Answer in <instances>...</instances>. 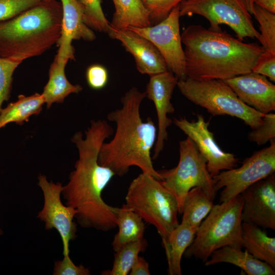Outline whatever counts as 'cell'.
I'll return each instance as SVG.
<instances>
[{
    "mask_svg": "<svg viewBox=\"0 0 275 275\" xmlns=\"http://www.w3.org/2000/svg\"><path fill=\"white\" fill-rule=\"evenodd\" d=\"M114 132L106 121L92 120L85 138L78 131L71 139L78 149V159L62 195L65 205L76 210L75 218L84 228L107 232L117 227L119 208L107 204L102 198L103 190L115 175L98 161L102 145Z\"/></svg>",
    "mask_w": 275,
    "mask_h": 275,
    "instance_id": "cell-1",
    "label": "cell"
},
{
    "mask_svg": "<svg viewBox=\"0 0 275 275\" xmlns=\"http://www.w3.org/2000/svg\"><path fill=\"white\" fill-rule=\"evenodd\" d=\"M146 97L145 92L132 87L122 97V106L108 114L107 118L115 123L116 130L112 140L102 145L98 161L120 177L126 175L131 167L136 166L143 173L160 181L161 177L154 168L151 157L156 127L150 117L144 121L140 114V107Z\"/></svg>",
    "mask_w": 275,
    "mask_h": 275,
    "instance_id": "cell-2",
    "label": "cell"
},
{
    "mask_svg": "<svg viewBox=\"0 0 275 275\" xmlns=\"http://www.w3.org/2000/svg\"><path fill=\"white\" fill-rule=\"evenodd\" d=\"M186 77L226 80L249 73L264 49L245 43L226 31L190 25L181 34Z\"/></svg>",
    "mask_w": 275,
    "mask_h": 275,
    "instance_id": "cell-3",
    "label": "cell"
},
{
    "mask_svg": "<svg viewBox=\"0 0 275 275\" xmlns=\"http://www.w3.org/2000/svg\"><path fill=\"white\" fill-rule=\"evenodd\" d=\"M62 18L60 1L49 0L0 21V57L22 63L41 55L57 44Z\"/></svg>",
    "mask_w": 275,
    "mask_h": 275,
    "instance_id": "cell-4",
    "label": "cell"
},
{
    "mask_svg": "<svg viewBox=\"0 0 275 275\" xmlns=\"http://www.w3.org/2000/svg\"><path fill=\"white\" fill-rule=\"evenodd\" d=\"M242 197L238 195L213 208L198 227L184 252L187 258L205 262L215 250L227 245L242 248Z\"/></svg>",
    "mask_w": 275,
    "mask_h": 275,
    "instance_id": "cell-5",
    "label": "cell"
},
{
    "mask_svg": "<svg viewBox=\"0 0 275 275\" xmlns=\"http://www.w3.org/2000/svg\"><path fill=\"white\" fill-rule=\"evenodd\" d=\"M125 201L144 221L155 227L161 238L179 224L176 198L160 180L147 173L142 172L131 181Z\"/></svg>",
    "mask_w": 275,
    "mask_h": 275,
    "instance_id": "cell-6",
    "label": "cell"
},
{
    "mask_svg": "<svg viewBox=\"0 0 275 275\" xmlns=\"http://www.w3.org/2000/svg\"><path fill=\"white\" fill-rule=\"evenodd\" d=\"M177 87L186 99L213 116L237 118L252 129L262 123L264 114L241 101L223 80H198L186 77L179 79Z\"/></svg>",
    "mask_w": 275,
    "mask_h": 275,
    "instance_id": "cell-7",
    "label": "cell"
},
{
    "mask_svg": "<svg viewBox=\"0 0 275 275\" xmlns=\"http://www.w3.org/2000/svg\"><path fill=\"white\" fill-rule=\"evenodd\" d=\"M179 160L171 169L157 171L160 182L176 198L181 214L184 199L194 187L201 188L212 200L216 195L214 181L206 168V160L194 142L188 137L180 141Z\"/></svg>",
    "mask_w": 275,
    "mask_h": 275,
    "instance_id": "cell-8",
    "label": "cell"
},
{
    "mask_svg": "<svg viewBox=\"0 0 275 275\" xmlns=\"http://www.w3.org/2000/svg\"><path fill=\"white\" fill-rule=\"evenodd\" d=\"M178 7L180 17L197 14L205 17L210 30L221 31L219 25L224 24L241 41L246 37L258 40L260 37L242 0H182Z\"/></svg>",
    "mask_w": 275,
    "mask_h": 275,
    "instance_id": "cell-9",
    "label": "cell"
},
{
    "mask_svg": "<svg viewBox=\"0 0 275 275\" xmlns=\"http://www.w3.org/2000/svg\"><path fill=\"white\" fill-rule=\"evenodd\" d=\"M270 142L268 147L245 158L240 167L225 170L212 177L216 193L224 188L220 195V203L241 194L254 183L274 173L275 140Z\"/></svg>",
    "mask_w": 275,
    "mask_h": 275,
    "instance_id": "cell-10",
    "label": "cell"
},
{
    "mask_svg": "<svg viewBox=\"0 0 275 275\" xmlns=\"http://www.w3.org/2000/svg\"><path fill=\"white\" fill-rule=\"evenodd\" d=\"M178 5L161 22L147 27L127 28L150 41L157 48L168 70L179 79L186 77L184 50L179 26Z\"/></svg>",
    "mask_w": 275,
    "mask_h": 275,
    "instance_id": "cell-11",
    "label": "cell"
},
{
    "mask_svg": "<svg viewBox=\"0 0 275 275\" xmlns=\"http://www.w3.org/2000/svg\"><path fill=\"white\" fill-rule=\"evenodd\" d=\"M38 179V185L43 194L44 204L37 217L45 223V229H54L58 232L62 241L63 255H69V243L77 236V225L73 221L76 211L62 202L63 186L61 183L48 181L46 177L41 174Z\"/></svg>",
    "mask_w": 275,
    "mask_h": 275,
    "instance_id": "cell-12",
    "label": "cell"
},
{
    "mask_svg": "<svg viewBox=\"0 0 275 275\" xmlns=\"http://www.w3.org/2000/svg\"><path fill=\"white\" fill-rule=\"evenodd\" d=\"M174 124L195 144L206 160V168L212 177L221 171L235 168L238 159L232 153L223 151L214 140L213 134L208 128L209 122L202 115L196 121L185 118H174Z\"/></svg>",
    "mask_w": 275,
    "mask_h": 275,
    "instance_id": "cell-13",
    "label": "cell"
},
{
    "mask_svg": "<svg viewBox=\"0 0 275 275\" xmlns=\"http://www.w3.org/2000/svg\"><path fill=\"white\" fill-rule=\"evenodd\" d=\"M241 195L242 222L275 230L274 173L250 186Z\"/></svg>",
    "mask_w": 275,
    "mask_h": 275,
    "instance_id": "cell-14",
    "label": "cell"
},
{
    "mask_svg": "<svg viewBox=\"0 0 275 275\" xmlns=\"http://www.w3.org/2000/svg\"><path fill=\"white\" fill-rule=\"evenodd\" d=\"M178 79L172 72L167 70L150 76L149 81L146 86L145 91L146 97L153 101L158 121L153 159H156L163 150L164 143L168 140V128L173 122L168 115L175 112L171 98Z\"/></svg>",
    "mask_w": 275,
    "mask_h": 275,
    "instance_id": "cell-15",
    "label": "cell"
},
{
    "mask_svg": "<svg viewBox=\"0 0 275 275\" xmlns=\"http://www.w3.org/2000/svg\"><path fill=\"white\" fill-rule=\"evenodd\" d=\"M107 34L113 39L119 41L133 56L141 73L151 76L168 70L159 51L147 38L127 29H117L110 25Z\"/></svg>",
    "mask_w": 275,
    "mask_h": 275,
    "instance_id": "cell-16",
    "label": "cell"
},
{
    "mask_svg": "<svg viewBox=\"0 0 275 275\" xmlns=\"http://www.w3.org/2000/svg\"><path fill=\"white\" fill-rule=\"evenodd\" d=\"M224 81L241 101L258 112L275 110V85L266 77L251 71Z\"/></svg>",
    "mask_w": 275,
    "mask_h": 275,
    "instance_id": "cell-17",
    "label": "cell"
},
{
    "mask_svg": "<svg viewBox=\"0 0 275 275\" xmlns=\"http://www.w3.org/2000/svg\"><path fill=\"white\" fill-rule=\"evenodd\" d=\"M62 7L61 35L57 45L56 57L75 60V49L72 45L74 40L92 41L96 38L93 30L84 22V10L76 0H60Z\"/></svg>",
    "mask_w": 275,
    "mask_h": 275,
    "instance_id": "cell-18",
    "label": "cell"
},
{
    "mask_svg": "<svg viewBox=\"0 0 275 275\" xmlns=\"http://www.w3.org/2000/svg\"><path fill=\"white\" fill-rule=\"evenodd\" d=\"M209 259L205 262L206 266L219 263H228L236 265L248 275H274V269L241 248L227 245L214 251Z\"/></svg>",
    "mask_w": 275,
    "mask_h": 275,
    "instance_id": "cell-19",
    "label": "cell"
},
{
    "mask_svg": "<svg viewBox=\"0 0 275 275\" xmlns=\"http://www.w3.org/2000/svg\"><path fill=\"white\" fill-rule=\"evenodd\" d=\"M68 60L54 57L49 70V79L41 93L49 109L54 103H63L72 93L77 94L82 90L79 85L70 83L65 74Z\"/></svg>",
    "mask_w": 275,
    "mask_h": 275,
    "instance_id": "cell-20",
    "label": "cell"
},
{
    "mask_svg": "<svg viewBox=\"0 0 275 275\" xmlns=\"http://www.w3.org/2000/svg\"><path fill=\"white\" fill-rule=\"evenodd\" d=\"M242 247L256 258L275 269V238L269 236L260 227L242 222Z\"/></svg>",
    "mask_w": 275,
    "mask_h": 275,
    "instance_id": "cell-21",
    "label": "cell"
},
{
    "mask_svg": "<svg viewBox=\"0 0 275 275\" xmlns=\"http://www.w3.org/2000/svg\"><path fill=\"white\" fill-rule=\"evenodd\" d=\"M197 230L187 224L181 223L167 238H161L168 261L169 274H181L182 256L192 243Z\"/></svg>",
    "mask_w": 275,
    "mask_h": 275,
    "instance_id": "cell-22",
    "label": "cell"
},
{
    "mask_svg": "<svg viewBox=\"0 0 275 275\" xmlns=\"http://www.w3.org/2000/svg\"><path fill=\"white\" fill-rule=\"evenodd\" d=\"M45 101L42 94L36 93L30 96L21 94L16 101L11 102L0 111V129L10 123L21 125L31 116L38 115L42 110Z\"/></svg>",
    "mask_w": 275,
    "mask_h": 275,
    "instance_id": "cell-23",
    "label": "cell"
},
{
    "mask_svg": "<svg viewBox=\"0 0 275 275\" xmlns=\"http://www.w3.org/2000/svg\"><path fill=\"white\" fill-rule=\"evenodd\" d=\"M118 232L112 243L117 252L125 244L143 239L145 225L142 218L126 204L119 208L116 218Z\"/></svg>",
    "mask_w": 275,
    "mask_h": 275,
    "instance_id": "cell-24",
    "label": "cell"
},
{
    "mask_svg": "<svg viewBox=\"0 0 275 275\" xmlns=\"http://www.w3.org/2000/svg\"><path fill=\"white\" fill-rule=\"evenodd\" d=\"M115 11L110 26L119 30L152 25L142 0H112Z\"/></svg>",
    "mask_w": 275,
    "mask_h": 275,
    "instance_id": "cell-25",
    "label": "cell"
},
{
    "mask_svg": "<svg viewBox=\"0 0 275 275\" xmlns=\"http://www.w3.org/2000/svg\"><path fill=\"white\" fill-rule=\"evenodd\" d=\"M213 206V200L201 188H192L184 199L181 223L198 229Z\"/></svg>",
    "mask_w": 275,
    "mask_h": 275,
    "instance_id": "cell-26",
    "label": "cell"
},
{
    "mask_svg": "<svg viewBox=\"0 0 275 275\" xmlns=\"http://www.w3.org/2000/svg\"><path fill=\"white\" fill-rule=\"evenodd\" d=\"M147 245L146 240L128 243L115 252L113 267L102 272L104 275H127L140 252Z\"/></svg>",
    "mask_w": 275,
    "mask_h": 275,
    "instance_id": "cell-27",
    "label": "cell"
},
{
    "mask_svg": "<svg viewBox=\"0 0 275 275\" xmlns=\"http://www.w3.org/2000/svg\"><path fill=\"white\" fill-rule=\"evenodd\" d=\"M253 14L260 25L258 40L264 50L275 53V14L254 4Z\"/></svg>",
    "mask_w": 275,
    "mask_h": 275,
    "instance_id": "cell-28",
    "label": "cell"
},
{
    "mask_svg": "<svg viewBox=\"0 0 275 275\" xmlns=\"http://www.w3.org/2000/svg\"><path fill=\"white\" fill-rule=\"evenodd\" d=\"M84 10V22L93 31L107 33L110 22L102 8L101 0H76Z\"/></svg>",
    "mask_w": 275,
    "mask_h": 275,
    "instance_id": "cell-29",
    "label": "cell"
},
{
    "mask_svg": "<svg viewBox=\"0 0 275 275\" xmlns=\"http://www.w3.org/2000/svg\"><path fill=\"white\" fill-rule=\"evenodd\" d=\"M21 63L0 57V111L4 102L10 98L13 75Z\"/></svg>",
    "mask_w": 275,
    "mask_h": 275,
    "instance_id": "cell-30",
    "label": "cell"
},
{
    "mask_svg": "<svg viewBox=\"0 0 275 275\" xmlns=\"http://www.w3.org/2000/svg\"><path fill=\"white\" fill-rule=\"evenodd\" d=\"M182 0H142L152 25L164 19Z\"/></svg>",
    "mask_w": 275,
    "mask_h": 275,
    "instance_id": "cell-31",
    "label": "cell"
},
{
    "mask_svg": "<svg viewBox=\"0 0 275 275\" xmlns=\"http://www.w3.org/2000/svg\"><path fill=\"white\" fill-rule=\"evenodd\" d=\"M248 139L260 146L275 139V114L264 115L262 124L248 133Z\"/></svg>",
    "mask_w": 275,
    "mask_h": 275,
    "instance_id": "cell-32",
    "label": "cell"
},
{
    "mask_svg": "<svg viewBox=\"0 0 275 275\" xmlns=\"http://www.w3.org/2000/svg\"><path fill=\"white\" fill-rule=\"evenodd\" d=\"M49 0H0V21L14 17Z\"/></svg>",
    "mask_w": 275,
    "mask_h": 275,
    "instance_id": "cell-33",
    "label": "cell"
},
{
    "mask_svg": "<svg viewBox=\"0 0 275 275\" xmlns=\"http://www.w3.org/2000/svg\"><path fill=\"white\" fill-rule=\"evenodd\" d=\"M252 71L275 81V53L264 50L256 61Z\"/></svg>",
    "mask_w": 275,
    "mask_h": 275,
    "instance_id": "cell-34",
    "label": "cell"
},
{
    "mask_svg": "<svg viewBox=\"0 0 275 275\" xmlns=\"http://www.w3.org/2000/svg\"><path fill=\"white\" fill-rule=\"evenodd\" d=\"M86 78L89 86L94 90H100L105 87L108 79V72L100 64H93L87 69Z\"/></svg>",
    "mask_w": 275,
    "mask_h": 275,
    "instance_id": "cell-35",
    "label": "cell"
},
{
    "mask_svg": "<svg viewBox=\"0 0 275 275\" xmlns=\"http://www.w3.org/2000/svg\"><path fill=\"white\" fill-rule=\"evenodd\" d=\"M53 275H90V271L82 264L76 265L69 255L65 256L61 260L54 261Z\"/></svg>",
    "mask_w": 275,
    "mask_h": 275,
    "instance_id": "cell-36",
    "label": "cell"
},
{
    "mask_svg": "<svg viewBox=\"0 0 275 275\" xmlns=\"http://www.w3.org/2000/svg\"><path fill=\"white\" fill-rule=\"evenodd\" d=\"M148 263L143 257L138 256L132 266L130 275H150Z\"/></svg>",
    "mask_w": 275,
    "mask_h": 275,
    "instance_id": "cell-37",
    "label": "cell"
},
{
    "mask_svg": "<svg viewBox=\"0 0 275 275\" xmlns=\"http://www.w3.org/2000/svg\"><path fill=\"white\" fill-rule=\"evenodd\" d=\"M254 4L275 14V0H254Z\"/></svg>",
    "mask_w": 275,
    "mask_h": 275,
    "instance_id": "cell-38",
    "label": "cell"
},
{
    "mask_svg": "<svg viewBox=\"0 0 275 275\" xmlns=\"http://www.w3.org/2000/svg\"><path fill=\"white\" fill-rule=\"evenodd\" d=\"M250 14H252L254 3V0H242Z\"/></svg>",
    "mask_w": 275,
    "mask_h": 275,
    "instance_id": "cell-39",
    "label": "cell"
},
{
    "mask_svg": "<svg viewBox=\"0 0 275 275\" xmlns=\"http://www.w3.org/2000/svg\"><path fill=\"white\" fill-rule=\"evenodd\" d=\"M3 234V231L1 228L0 227V236H2Z\"/></svg>",
    "mask_w": 275,
    "mask_h": 275,
    "instance_id": "cell-40",
    "label": "cell"
}]
</instances>
